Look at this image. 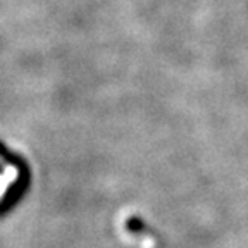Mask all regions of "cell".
<instances>
[{
    "label": "cell",
    "mask_w": 248,
    "mask_h": 248,
    "mask_svg": "<svg viewBox=\"0 0 248 248\" xmlns=\"http://www.w3.org/2000/svg\"><path fill=\"white\" fill-rule=\"evenodd\" d=\"M126 229H128L131 234H135V236H143V234L154 236V231L145 224V221L141 217H136V216L129 217L128 222H126Z\"/></svg>",
    "instance_id": "cell-1"
}]
</instances>
